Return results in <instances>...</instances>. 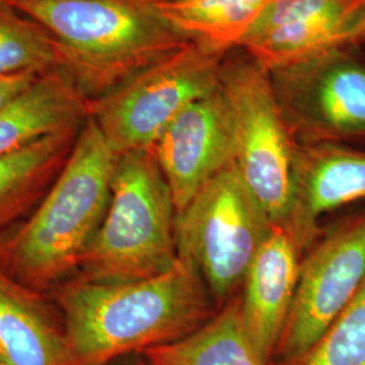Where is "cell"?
Segmentation results:
<instances>
[{
	"instance_id": "obj_21",
	"label": "cell",
	"mask_w": 365,
	"mask_h": 365,
	"mask_svg": "<svg viewBox=\"0 0 365 365\" xmlns=\"http://www.w3.org/2000/svg\"><path fill=\"white\" fill-rule=\"evenodd\" d=\"M41 75L34 72H24L0 78V111L15 101L21 93L31 87Z\"/></svg>"
},
{
	"instance_id": "obj_12",
	"label": "cell",
	"mask_w": 365,
	"mask_h": 365,
	"mask_svg": "<svg viewBox=\"0 0 365 365\" xmlns=\"http://www.w3.org/2000/svg\"><path fill=\"white\" fill-rule=\"evenodd\" d=\"M365 200V148L353 145H295L294 205L288 230L302 249L318 237L322 215Z\"/></svg>"
},
{
	"instance_id": "obj_1",
	"label": "cell",
	"mask_w": 365,
	"mask_h": 365,
	"mask_svg": "<svg viewBox=\"0 0 365 365\" xmlns=\"http://www.w3.org/2000/svg\"><path fill=\"white\" fill-rule=\"evenodd\" d=\"M212 302L195 269L180 259L149 279L69 286L60 306L71 365H106L182 339L212 317Z\"/></svg>"
},
{
	"instance_id": "obj_16",
	"label": "cell",
	"mask_w": 365,
	"mask_h": 365,
	"mask_svg": "<svg viewBox=\"0 0 365 365\" xmlns=\"http://www.w3.org/2000/svg\"><path fill=\"white\" fill-rule=\"evenodd\" d=\"M1 365H71L64 333L26 287L0 271Z\"/></svg>"
},
{
	"instance_id": "obj_22",
	"label": "cell",
	"mask_w": 365,
	"mask_h": 365,
	"mask_svg": "<svg viewBox=\"0 0 365 365\" xmlns=\"http://www.w3.org/2000/svg\"><path fill=\"white\" fill-rule=\"evenodd\" d=\"M0 365H1V361H0Z\"/></svg>"
},
{
	"instance_id": "obj_20",
	"label": "cell",
	"mask_w": 365,
	"mask_h": 365,
	"mask_svg": "<svg viewBox=\"0 0 365 365\" xmlns=\"http://www.w3.org/2000/svg\"><path fill=\"white\" fill-rule=\"evenodd\" d=\"M292 365H365V279L322 337Z\"/></svg>"
},
{
	"instance_id": "obj_15",
	"label": "cell",
	"mask_w": 365,
	"mask_h": 365,
	"mask_svg": "<svg viewBox=\"0 0 365 365\" xmlns=\"http://www.w3.org/2000/svg\"><path fill=\"white\" fill-rule=\"evenodd\" d=\"M157 16L197 46L227 56L241 49L272 0H141Z\"/></svg>"
},
{
	"instance_id": "obj_7",
	"label": "cell",
	"mask_w": 365,
	"mask_h": 365,
	"mask_svg": "<svg viewBox=\"0 0 365 365\" xmlns=\"http://www.w3.org/2000/svg\"><path fill=\"white\" fill-rule=\"evenodd\" d=\"M221 88L233 115L235 164L272 223L287 226L297 144L276 102L268 71L245 52L229 53L222 66Z\"/></svg>"
},
{
	"instance_id": "obj_10",
	"label": "cell",
	"mask_w": 365,
	"mask_h": 365,
	"mask_svg": "<svg viewBox=\"0 0 365 365\" xmlns=\"http://www.w3.org/2000/svg\"><path fill=\"white\" fill-rule=\"evenodd\" d=\"M365 42V0H272L240 51L271 71Z\"/></svg>"
},
{
	"instance_id": "obj_11",
	"label": "cell",
	"mask_w": 365,
	"mask_h": 365,
	"mask_svg": "<svg viewBox=\"0 0 365 365\" xmlns=\"http://www.w3.org/2000/svg\"><path fill=\"white\" fill-rule=\"evenodd\" d=\"M178 214L235 161L233 115L220 88L188 106L152 146Z\"/></svg>"
},
{
	"instance_id": "obj_2",
	"label": "cell",
	"mask_w": 365,
	"mask_h": 365,
	"mask_svg": "<svg viewBox=\"0 0 365 365\" xmlns=\"http://www.w3.org/2000/svg\"><path fill=\"white\" fill-rule=\"evenodd\" d=\"M56 41L58 71L93 101L188 43L141 0H9Z\"/></svg>"
},
{
	"instance_id": "obj_6",
	"label": "cell",
	"mask_w": 365,
	"mask_h": 365,
	"mask_svg": "<svg viewBox=\"0 0 365 365\" xmlns=\"http://www.w3.org/2000/svg\"><path fill=\"white\" fill-rule=\"evenodd\" d=\"M225 57L188 42L88 101V117L117 156L152 149L188 106L220 88Z\"/></svg>"
},
{
	"instance_id": "obj_3",
	"label": "cell",
	"mask_w": 365,
	"mask_h": 365,
	"mask_svg": "<svg viewBox=\"0 0 365 365\" xmlns=\"http://www.w3.org/2000/svg\"><path fill=\"white\" fill-rule=\"evenodd\" d=\"M117 160L95 120L86 118L38 207L1 247L16 279L43 287L78 267L105 217Z\"/></svg>"
},
{
	"instance_id": "obj_19",
	"label": "cell",
	"mask_w": 365,
	"mask_h": 365,
	"mask_svg": "<svg viewBox=\"0 0 365 365\" xmlns=\"http://www.w3.org/2000/svg\"><path fill=\"white\" fill-rule=\"evenodd\" d=\"M58 66L52 36L9 0H0V78L24 72L43 75Z\"/></svg>"
},
{
	"instance_id": "obj_14",
	"label": "cell",
	"mask_w": 365,
	"mask_h": 365,
	"mask_svg": "<svg viewBox=\"0 0 365 365\" xmlns=\"http://www.w3.org/2000/svg\"><path fill=\"white\" fill-rule=\"evenodd\" d=\"M88 101L58 69L37 81L0 111V157L60 131L78 129Z\"/></svg>"
},
{
	"instance_id": "obj_18",
	"label": "cell",
	"mask_w": 365,
	"mask_h": 365,
	"mask_svg": "<svg viewBox=\"0 0 365 365\" xmlns=\"http://www.w3.org/2000/svg\"><path fill=\"white\" fill-rule=\"evenodd\" d=\"M76 129L42 137L0 157V226L25 214L45 195L75 143Z\"/></svg>"
},
{
	"instance_id": "obj_17",
	"label": "cell",
	"mask_w": 365,
	"mask_h": 365,
	"mask_svg": "<svg viewBox=\"0 0 365 365\" xmlns=\"http://www.w3.org/2000/svg\"><path fill=\"white\" fill-rule=\"evenodd\" d=\"M143 354L148 365H267L244 327L238 298L191 334Z\"/></svg>"
},
{
	"instance_id": "obj_4",
	"label": "cell",
	"mask_w": 365,
	"mask_h": 365,
	"mask_svg": "<svg viewBox=\"0 0 365 365\" xmlns=\"http://www.w3.org/2000/svg\"><path fill=\"white\" fill-rule=\"evenodd\" d=\"M176 218L152 149L118 156L105 217L78 264L84 280L133 282L170 271L179 260Z\"/></svg>"
},
{
	"instance_id": "obj_9",
	"label": "cell",
	"mask_w": 365,
	"mask_h": 365,
	"mask_svg": "<svg viewBox=\"0 0 365 365\" xmlns=\"http://www.w3.org/2000/svg\"><path fill=\"white\" fill-rule=\"evenodd\" d=\"M274 357L295 364L322 337L365 279V211L339 222L310 247Z\"/></svg>"
},
{
	"instance_id": "obj_5",
	"label": "cell",
	"mask_w": 365,
	"mask_h": 365,
	"mask_svg": "<svg viewBox=\"0 0 365 365\" xmlns=\"http://www.w3.org/2000/svg\"><path fill=\"white\" fill-rule=\"evenodd\" d=\"M272 226L235 161L178 214V257L195 269L211 299L227 303Z\"/></svg>"
},
{
	"instance_id": "obj_8",
	"label": "cell",
	"mask_w": 365,
	"mask_h": 365,
	"mask_svg": "<svg viewBox=\"0 0 365 365\" xmlns=\"http://www.w3.org/2000/svg\"><path fill=\"white\" fill-rule=\"evenodd\" d=\"M359 46L268 71L295 144H365V58Z\"/></svg>"
},
{
	"instance_id": "obj_13",
	"label": "cell",
	"mask_w": 365,
	"mask_h": 365,
	"mask_svg": "<svg viewBox=\"0 0 365 365\" xmlns=\"http://www.w3.org/2000/svg\"><path fill=\"white\" fill-rule=\"evenodd\" d=\"M302 248L286 226L274 225L242 282L240 315L264 361L274 359L298 284Z\"/></svg>"
}]
</instances>
